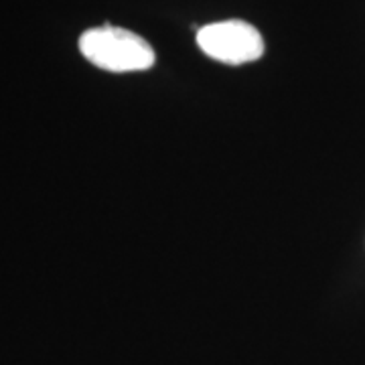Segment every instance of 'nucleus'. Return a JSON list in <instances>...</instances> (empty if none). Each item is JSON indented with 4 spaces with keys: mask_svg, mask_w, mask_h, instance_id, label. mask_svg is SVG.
Masks as SVG:
<instances>
[{
    "mask_svg": "<svg viewBox=\"0 0 365 365\" xmlns=\"http://www.w3.org/2000/svg\"><path fill=\"white\" fill-rule=\"evenodd\" d=\"M79 51L91 66L110 73H134L155 66L153 45L138 33L122 26L104 25L88 29L79 37Z\"/></svg>",
    "mask_w": 365,
    "mask_h": 365,
    "instance_id": "obj_1",
    "label": "nucleus"
},
{
    "mask_svg": "<svg viewBox=\"0 0 365 365\" xmlns=\"http://www.w3.org/2000/svg\"><path fill=\"white\" fill-rule=\"evenodd\" d=\"M197 45L207 57L225 66L254 63L266 51L260 31L240 19H227L201 26L197 31Z\"/></svg>",
    "mask_w": 365,
    "mask_h": 365,
    "instance_id": "obj_2",
    "label": "nucleus"
}]
</instances>
